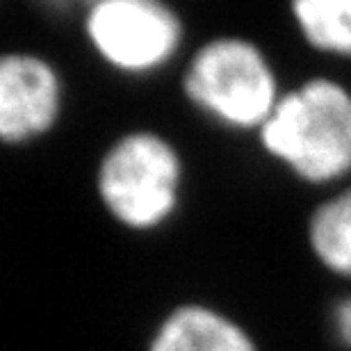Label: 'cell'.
I'll return each mask as SVG.
<instances>
[{
	"label": "cell",
	"mask_w": 351,
	"mask_h": 351,
	"mask_svg": "<svg viewBox=\"0 0 351 351\" xmlns=\"http://www.w3.org/2000/svg\"><path fill=\"white\" fill-rule=\"evenodd\" d=\"M254 144L267 165L315 196L347 185L351 182V85L326 71L287 82Z\"/></svg>",
	"instance_id": "cell-2"
},
{
	"label": "cell",
	"mask_w": 351,
	"mask_h": 351,
	"mask_svg": "<svg viewBox=\"0 0 351 351\" xmlns=\"http://www.w3.org/2000/svg\"><path fill=\"white\" fill-rule=\"evenodd\" d=\"M71 82L55 55L37 46L0 51V146L37 149L51 142L71 112Z\"/></svg>",
	"instance_id": "cell-5"
},
{
	"label": "cell",
	"mask_w": 351,
	"mask_h": 351,
	"mask_svg": "<svg viewBox=\"0 0 351 351\" xmlns=\"http://www.w3.org/2000/svg\"><path fill=\"white\" fill-rule=\"evenodd\" d=\"M301 242L315 269L351 287V182L315 196L301 226Z\"/></svg>",
	"instance_id": "cell-7"
},
{
	"label": "cell",
	"mask_w": 351,
	"mask_h": 351,
	"mask_svg": "<svg viewBox=\"0 0 351 351\" xmlns=\"http://www.w3.org/2000/svg\"><path fill=\"white\" fill-rule=\"evenodd\" d=\"M287 23L306 53L328 64H351V0H294Z\"/></svg>",
	"instance_id": "cell-8"
},
{
	"label": "cell",
	"mask_w": 351,
	"mask_h": 351,
	"mask_svg": "<svg viewBox=\"0 0 351 351\" xmlns=\"http://www.w3.org/2000/svg\"><path fill=\"white\" fill-rule=\"evenodd\" d=\"M73 23L91 62L125 82L176 75L194 44L185 14L165 0L78 3Z\"/></svg>",
	"instance_id": "cell-4"
},
{
	"label": "cell",
	"mask_w": 351,
	"mask_h": 351,
	"mask_svg": "<svg viewBox=\"0 0 351 351\" xmlns=\"http://www.w3.org/2000/svg\"><path fill=\"white\" fill-rule=\"evenodd\" d=\"M178 96L206 128L251 139L267 123L287 82L269 48L254 34L223 30L194 41L176 71Z\"/></svg>",
	"instance_id": "cell-3"
},
{
	"label": "cell",
	"mask_w": 351,
	"mask_h": 351,
	"mask_svg": "<svg viewBox=\"0 0 351 351\" xmlns=\"http://www.w3.org/2000/svg\"><path fill=\"white\" fill-rule=\"evenodd\" d=\"M142 351H265L256 328L233 308L185 297L158 313Z\"/></svg>",
	"instance_id": "cell-6"
},
{
	"label": "cell",
	"mask_w": 351,
	"mask_h": 351,
	"mask_svg": "<svg viewBox=\"0 0 351 351\" xmlns=\"http://www.w3.org/2000/svg\"><path fill=\"white\" fill-rule=\"evenodd\" d=\"M326 335L333 347L351 351V287L331 299L326 308Z\"/></svg>",
	"instance_id": "cell-9"
},
{
	"label": "cell",
	"mask_w": 351,
	"mask_h": 351,
	"mask_svg": "<svg viewBox=\"0 0 351 351\" xmlns=\"http://www.w3.org/2000/svg\"><path fill=\"white\" fill-rule=\"evenodd\" d=\"M189 158L162 125H123L96 153L91 196L103 219L132 237L171 230L187 208Z\"/></svg>",
	"instance_id": "cell-1"
}]
</instances>
